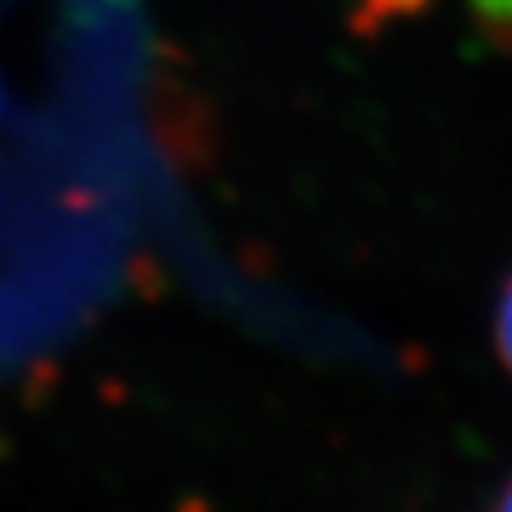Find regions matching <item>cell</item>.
<instances>
[{
    "label": "cell",
    "mask_w": 512,
    "mask_h": 512,
    "mask_svg": "<svg viewBox=\"0 0 512 512\" xmlns=\"http://www.w3.org/2000/svg\"><path fill=\"white\" fill-rule=\"evenodd\" d=\"M429 8V0H357L353 8V31L357 35H376L387 23L406 16H418Z\"/></svg>",
    "instance_id": "obj_2"
},
{
    "label": "cell",
    "mask_w": 512,
    "mask_h": 512,
    "mask_svg": "<svg viewBox=\"0 0 512 512\" xmlns=\"http://www.w3.org/2000/svg\"><path fill=\"white\" fill-rule=\"evenodd\" d=\"M490 512H512V478L505 482V490L497 494V501L490 505Z\"/></svg>",
    "instance_id": "obj_4"
},
{
    "label": "cell",
    "mask_w": 512,
    "mask_h": 512,
    "mask_svg": "<svg viewBox=\"0 0 512 512\" xmlns=\"http://www.w3.org/2000/svg\"><path fill=\"white\" fill-rule=\"evenodd\" d=\"M497 353H501V365L509 368L512 376V277L501 289V304H497Z\"/></svg>",
    "instance_id": "obj_3"
},
{
    "label": "cell",
    "mask_w": 512,
    "mask_h": 512,
    "mask_svg": "<svg viewBox=\"0 0 512 512\" xmlns=\"http://www.w3.org/2000/svg\"><path fill=\"white\" fill-rule=\"evenodd\" d=\"M475 31L497 54L512 57V0H467Z\"/></svg>",
    "instance_id": "obj_1"
}]
</instances>
